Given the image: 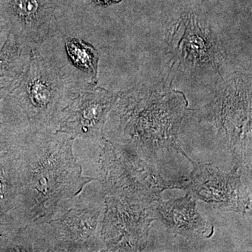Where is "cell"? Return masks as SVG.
I'll use <instances>...</instances> for the list:
<instances>
[{
  "label": "cell",
  "mask_w": 252,
  "mask_h": 252,
  "mask_svg": "<svg viewBox=\"0 0 252 252\" xmlns=\"http://www.w3.org/2000/svg\"><path fill=\"white\" fill-rule=\"evenodd\" d=\"M154 205L105 196L100 228L105 251H144L151 225L157 220Z\"/></svg>",
  "instance_id": "5"
},
{
  "label": "cell",
  "mask_w": 252,
  "mask_h": 252,
  "mask_svg": "<svg viewBox=\"0 0 252 252\" xmlns=\"http://www.w3.org/2000/svg\"><path fill=\"white\" fill-rule=\"evenodd\" d=\"M77 198L61 218L47 223L52 252L105 251L97 233L104 207Z\"/></svg>",
  "instance_id": "9"
},
{
  "label": "cell",
  "mask_w": 252,
  "mask_h": 252,
  "mask_svg": "<svg viewBox=\"0 0 252 252\" xmlns=\"http://www.w3.org/2000/svg\"><path fill=\"white\" fill-rule=\"evenodd\" d=\"M97 143L100 149L97 180L106 196L153 204L162 199V192L174 189V183L144 161L132 144L118 143L105 136Z\"/></svg>",
  "instance_id": "4"
},
{
  "label": "cell",
  "mask_w": 252,
  "mask_h": 252,
  "mask_svg": "<svg viewBox=\"0 0 252 252\" xmlns=\"http://www.w3.org/2000/svg\"><path fill=\"white\" fill-rule=\"evenodd\" d=\"M67 134L31 132L16 147L21 193L12 217L21 225L59 220L95 179L82 175Z\"/></svg>",
  "instance_id": "1"
},
{
  "label": "cell",
  "mask_w": 252,
  "mask_h": 252,
  "mask_svg": "<svg viewBox=\"0 0 252 252\" xmlns=\"http://www.w3.org/2000/svg\"><path fill=\"white\" fill-rule=\"evenodd\" d=\"M63 67L31 49V59L11 95L31 132H56L63 112L80 89Z\"/></svg>",
  "instance_id": "2"
},
{
  "label": "cell",
  "mask_w": 252,
  "mask_h": 252,
  "mask_svg": "<svg viewBox=\"0 0 252 252\" xmlns=\"http://www.w3.org/2000/svg\"><path fill=\"white\" fill-rule=\"evenodd\" d=\"M183 156L193 170L187 180L174 183V189L185 190L221 211L245 214L250 210L251 190L242 182L240 168L234 166L230 172H225L212 164L193 161L186 153Z\"/></svg>",
  "instance_id": "6"
},
{
  "label": "cell",
  "mask_w": 252,
  "mask_h": 252,
  "mask_svg": "<svg viewBox=\"0 0 252 252\" xmlns=\"http://www.w3.org/2000/svg\"><path fill=\"white\" fill-rule=\"evenodd\" d=\"M65 49L68 57L76 67L79 68L90 77L91 84L97 82L98 54L86 41L76 38H66Z\"/></svg>",
  "instance_id": "12"
},
{
  "label": "cell",
  "mask_w": 252,
  "mask_h": 252,
  "mask_svg": "<svg viewBox=\"0 0 252 252\" xmlns=\"http://www.w3.org/2000/svg\"><path fill=\"white\" fill-rule=\"evenodd\" d=\"M186 107L178 96L124 94L117 104V113L125 142L138 152L157 154L174 149L183 154L179 142V129Z\"/></svg>",
  "instance_id": "3"
},
{
  "label": "cell",
  "mask_w": 252,
  "mask_h": 252,
  "mask_svg": "<svg viewBox=\"0 0 252 252\" xmlns=\"http://www.w3.org/2000/svg\"><path fill=\"white\" fill-rule=\"evenodd\" d=\"M117 100V94L91 83L81 86L63 111L56 132L67 134L75 140L98 142L104 136L103 129L107 116Z\"/></svg>",
  "instance_id": "8"
},
{
  "label": "cell",
  "mask_w": 252,
  "mask_h": 252,
  "mask_svg": "<svg viewBox=\"0 0 252 252\" xmlns=\"http://www.w3.org/2000/svg\"><path fill=\"white\" fill-rule=\"evenodd\" d=\"M94 1L99 5H109L117 4L120 2L122 0H94Z\"/></svg>",
  "instance_id": "13"
},
{
  "label": "cell",
  "mask_w": 252,
  "mask_h": 252,
  "mask_svg": "<svg viewBox=\"0 0 252 252\" xmlns=\"http://www.w3.org/2000/svg\"><path fill=\"white\" fill-rule=\"evenodd\" d=\"M196 200L189 193L182 198L166 201L160 199L154 203L157 220H160L176 236L184 237L189 241L211 238L214 226L199 213Z\"/></svg>",
  "instance_id": "10"
},
{
  "label": "cell",
  "mask_w": 252,
  "mask_h": 252,
  "mask_svg": "<svg viewBox=\"0 0 252 252\" xmlns=\"http://www.w3.org/2000/svg\"><path fill=\"white\" fill-rule=\"evenodd\" d=\"M31 49L9 32L0 51V100L17 86L31 59Z\"/></svg>",
  "instance_id": "11"
},
{
  "label": "cell",
  "mask_w": 252,
  "mask_h": 252,
  "mask_svg": "<svg viewBox=\"0 0 252 252\" xmlns=\"http://www.w3.org/2000/svg\"><path fill=\"white\" fill-rule=\"evenodd\" d=\"M251 100L238 94H225L209 109L218 137L225 144L235 166L252 167Z\"/></svg>",
  "instance_id": "7"
}]
</instances>
